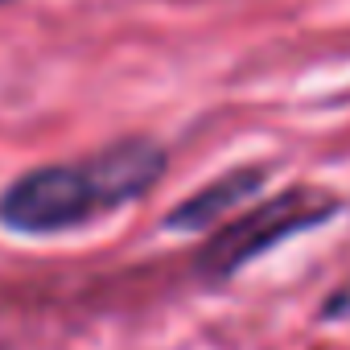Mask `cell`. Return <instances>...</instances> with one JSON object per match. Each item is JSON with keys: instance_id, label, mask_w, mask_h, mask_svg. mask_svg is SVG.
Returning <instances> with one entry per match:
<instances>
[{"instance_id": "obj_1", "label": "cell", "mask_w": 350, "mask_h": 350, "mask_svg": "<svg viewBox=\"0 0 350 350\" xmlns=\"http://www.w3.org/2000/svg\"><path fill=\"white\" fill-rule=\"evenodd\" d=\"M165 173L152 140H120L75 165H42L0 194V223L21 235H58L128 206Z\"/></svg>"}, {"instance_id": "obj_2", "label": "cell", "mask_w": 350, "mask_h": 350, "mask_svg": "<svg viewBox=\"0 0 350 350\" xmlns=\"http://www.w3.org/2000/svg\"><path fill=\"white\" fill-rule=\"evenodd\" d=\"M334 211H338V198L334 194L305 190V186L301 190H288V194H280V198L247 211L243 219L227 223L223 231H215V239L198 252V272L223 280V276L239 272L247 260H256L268 247H276L280 239L325 223Z\"/></svg>"}, {"instance_id": "obj_3", "label": "cell", "mask_w": 350, "mask_h": 350, "mask_svg": "<svg viewBox=\"0 0 350 350\" xmlns=\"http://www.w3.org/2000/svg\"><path fill=\"white\" fill-rule=\"evenodd\" d=\"M264 182V169H239V173H227L215 186L198 190L190 202H182L165 219V227H178V231H206L215 219H223L231 206H239L256 186Z\"/></svg>"}]
</instances>
